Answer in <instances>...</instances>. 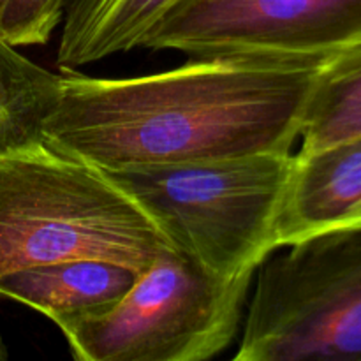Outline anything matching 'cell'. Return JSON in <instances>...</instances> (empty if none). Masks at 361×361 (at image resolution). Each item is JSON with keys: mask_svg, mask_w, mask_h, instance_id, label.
Listing matches in <instances>:
<instances>
[{"mask_svg": "<svg viewBox=\"0 0 361 361\" xmlns=\"http://www.w3.org/2000/svg\"><path fill=\"white\" fill-rule=\"evenodd\" d=\"M361 136V42L324 62L307 104L300 150Z\"/></svg>", "mask_w": 361, "mask_h": 361, "instance_id": "11", "label": "cell"}, {"mask_svg": "<svg viewBox=\"0 0 361 361\" xmlns=\"http://www.w3.org/2000/svg\"><path fill=\"white\" fill-rule=\"evenodd\" d=\"M358 42L361 0H176L141 48L190 59H330Z\"/></svg>", "mask_w": 361, "mask_h": 361, "instance_id": "6", "label": "cell"}, {"mask_svg": "<svg viewBox=\"0 0 361 361\" xmlns=\"http://www.w3.org/2000/svg\"><path fill=\"white\" fill-rule=\"evenodd\" d=\"M348 228H361V136L293 155L277 249Z\"/></svg>", "mask_w": 361, "mask_h": 361, "instance_id": "7", "label": "cell"}, {"mask_svg": "<svg viewBox=\"0 0 361 361\" xmlns=\"http://www.w3.org/2000/svg\"><path fill=\"white\" fill-rule=\"evenodd\" d=\"M60 81L62 74L32 62L0 37V157L44 143Z\"/></svg>", "mask_w": 361, "mask_h": 361, "instance_id": "10", "label": "cell"}, {"mask_svg": "<svg viewBox=\"0 0 361 361\" xmlns=\"http://www.w3.org/2000/svg\"><path fill=\"white\" fill-rule=\"evenodd\" d=\"M67 0H0V37L13 46L46 44L60 27Z\"/></svg>", "mask_w": 361, "mask_h": 361, "instance_id": "12", "label": "cell"}, {"mask_svg": "<svg viewBox=\"0 0 361 361\" xmlns=\"http://www.w3.org/2000/svg\"><path fill=\"white\" fill-rule=\"evenodd\" d=\"M173 247L106 169L39 143L0 157V279L66 259L143 271Z\"/></svg>", "mask_w": 361, "mask_h": 361, "instance_id": "2", "label": "cell"}, {"mask_svg": "<svg viewBox=\"0 0 361 361\" xmlns=\"http://www.w3.org/2000/svg\"><path fill=\"white\" fill-rule=\"evenodd\" d=\"M293 152L106 169L173 247L212 274L257 270L277 249V217Z\"/></svg>", "mask_w": 361, "mask_h": 361, "instance_id": "3", "label": "cell"}, {"mask_svg": "<svg viewBox=\"0 0 361 361\" xmlns=\"http://www.w3.org/2000/svg\"><path fill=\"white\" fill-rule=\"evenodd\" d=\"M257 268L236 361H361V228L284 247Z\"/></svg>", "mask_w": 361, "mask_h": 361, "instance_id": "5", "label": "cell"}, {"mask_svg": "<svg viewBox=\"0 0 361 361\" xmlns=\"http://www.w3.org/2000/svg\"><path fill=\"white\" fill-rule=\"evenodd\" d=\"M137 279L126 264L66 259L13 271L0 279V296L37 310L59 328L97 317L118 305Z\"/></svg>", "mask_w": 361, "mask_h": 361, "instance_id": "8", "label": "cell"}, {"mask_svg": "<svg viewBox=\"0 0 361 361\" xmlns=\"http://www.w3.org/2000/svg\"><path fill=\"white\" fill-rule=\"evenodd\" d=\"M326 60L203 56L136 78L63 71L44 143L102 169L291 152Z\"/></svg>", "mask_w": 361, "mask_h": 361, "instance_id": "1", "label": "cell"}, {"mask_svg": "<svg viewBox=\"0 0 361 361\" xmlns=\"http://www.w3.org/2000/svg\"><path fill=\"white\" fill-rule=\"evenodd\" d=\"M7 358H9V351H7L6 342H4L2 335H0V361H6Z\"/></svg>", "mask_w": 361, "mask_h": 361, "instance_id": "13", "label": "cell"}, {"mask_svg": "<svg viewBox=\"0 0 361 361\" xmlns=\"http://www.w3.org/2000/svg\"><path fill=\"white\" fill-rule=\"evenodd\" d=\"M256 271L219 277L166 247L118 305L60 331L78 361L212 360L242 331Z\"/></svg>", "mask_w": 361, "mask_h": 361, "instance_id": "4", "label": "cell"}, {"mask_svg": "<svg viewBox=\"0 0 361 361\" xmlns=\"http://www.w3.org/2000/svg\"><path fill=\"white\" fill-rule=\"evenodd\" d=\"M176 0H67L56 63L62 71L141 48Z\"/></svg>", "mask_w": 361, "mask_h": 361, "instance_id": "9", "label": "cell"}]
</instances>
